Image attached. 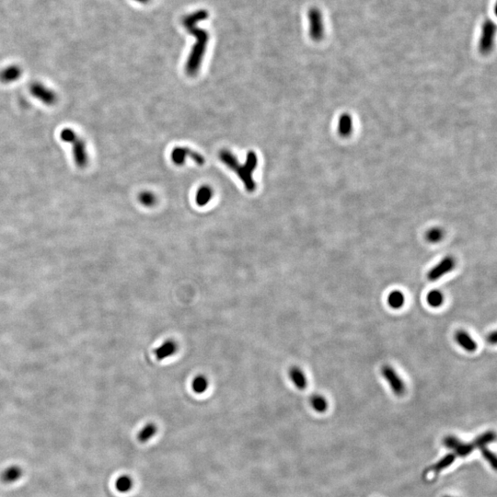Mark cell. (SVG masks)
<instances>
[{"instance_id":"cell-17","label":"cell","mask_w":497,"mask_h":497,"mask_svg":"<svg viewBox=\"0 0 497 497\" xmlns=\"http://www.w3.org/2000/svg\"><path fill=\"white\" fill-rule=\"evenodd\" d=\"M22 475V471L18 466H10L1 474L2 482L6 483H14L18 481Z\"/></svg>"},{"instance_id":"cell-23","label":"cell","mask_w":497,"mask_h":497,"mask_svg":"<svg viewBox=\"0 0 497 497\" xmlns=\"http://www.w3.org/2000/svg\"><path fill=\"white\" fill-rule=\"evenodd\" d=\"M455 458H456L455 454H448L444 458H441L439 462L436 463L431 470L434 473H439V472L449 467L455 461Z\"/></svg>"},{"instance_id":"cell-29","label":"cell","mask_w":497,"mask_h":497,"mask_svg":"<svg viewBox=\"0 0 497 497\" xmlns=\"http://www.w3.org/2000/svg\"><path fill=\"white\" fill-rule=\"evenodd\" d=\"M460 442L461 441L458 438L454 437V436H448V437H446L444 439L443 441L445 447H447L448 449H452V450H455V449H457V447L460 444Z\"/></svg>"},{"instance_id":"cell-16","label":"cell","mask_w":497,"mask_h":497,"mask_svg":"<svg viewBox=\"0 0 497 497\" xmlns=\"http://www.w3.org/2000/svg\"><path fill=\"white\" fill-rule=\"evenodd\" d=\"M207 17H208V13L206 10H198L196 12L186 16L182 20V23H183L184 28H188L191 26H196L198 22H200L202 20H206Z\"/></svg>"},{"instance_id":"cell-12","label":"cell","mask_w":497,"mask_h":497,"mask_svg":"<svg viewBox=\"0 0 497 497\" xmlns=\"http://www.w3.org/2000/svg\"><path fill=\"white\" fill-rule=\"evenodd\" d=\"M455 339L465 351L473 353L477 350V343L473 340L467 331L459 330L455 333Z\"/></svg>"},{"instance_id":"cell-1","label":"cell","mask_w":497,"mask_h":497,"mask_svg":"<svg viewBox=\"0 0 497 497\" xmlns=\"http://www.w3.org/2000/svg\"><path fill=\"white\" fill-rule=\"evenodd\" d=\"M220 161L224 163L231 171H234L239 176L240 180L243 182L245 189L248 193H253L256 189V182L254 180V171L258 164V158L254 151L248 152L246 157V162L243 165L239 163L237 158L233 153L228 149H222L220 152Z\"/></svg>"},{"instance_id":"cell-30","label":"cell","mask_w":497,"mask_h":497,"mask_svg":"<svg viewBox=\"0 0 497 497\" xmlns=\"http://www.w3.org/2000/svg\"><path fill=\"white\" fill-rule=\"evenodd\" d=\"M496 332H495V331H492V332H491V333L488 335V343H490V344H492V345H494V344L496 343Z\"/></svg>"},{"instance_id":"cell-11","label":"cell","mask_w":497,"mask_h":497,"mask_svg":"<svg viewBox=\"0 0 497 497\" xmlns=\"http://www.w3.org/2000/svg\"><path fill=\"white\" fill-rule=\"evenodd\" d=\"M22 69L18 65H10L0 71V81L3 84H10L20 79Z\"/></svg>"},{"instance_id":"cell-28","label":"cell","mask_w":497,"mask_h":497,"mask_svg":"<svg viewBox=\"0 0 497 497\" xmlns=\"http://www.w3.org/2000/svg\"><path fill=\"white\" fill-rule=\"evenodd\" d=\"M480 449H481V452H482V455L484 457V458L487 460L488 462L490 463V465L492 466V468L495 470L497 466V460L495 455L492 453L490 449H488L485 447H483V448H481Z\"/></svg>"},{"instance_id":"cell-31","label":"cell","mask_w":497,"mask_h":497,"mask_svg":"<svg viewBox=\"0 0 497 497\" xmlns=\"http://www.w3.org/2000/svg\"><path fill=\"white\" fill-rule=\"evenodd\" d=\"M135 1L139 2V3H143V4H146V3H147L149 0H135Z\"/></svg>"},{"instance_id":"cell-10","label":"cell","mask_w":497,"mask_h":497,"mask_svg":"<svg viewBox=\"0 0 497 497\" xmlns=\"http://www.w3.org/2000/svg\"><path fill=\"white\" fill-rule=\"evenodd\" d=\"M178 344L172 339H168L163 341L161 346L157 347L154 350V354L157 360L162 361L169 358L170 356H174L178 352Z\"/></svg>"},{"instance_id":"cell-19","label":"cell","mask_w":497,"mask_h":497,"mask_svg":"<svg viewBox=\"0 0 497 497\" xmlns=\"http://www.w3.org/2000/svg\"><path fill=\"white\" fill-rule=\"evenodd\" d=\"M209 381L205 375H197L192 381V389L196 394H202L208 389Z\"/></svg>"},{"instance_id":"cell-5","label":"cell","mask_w":497,"mask_h":497,"mask_svg":"<svg viewBox=\"0 0 497 497\" xmlns=\"http://www.w3.org/2000/svg\"><path fill=\"white\" fill-rule=\"evenodd\" d=\"M309 20V35L314 41L322 39L324 35V25L322 12L316 8H312L308 12Z\"/></svg>"},{"instance_id":"cell-21","label":"cell","mask_w":497,"mask_h":497,"mask_svg":"<svg viewBox=\"0 0 497 497\" xmlns=\"http://www.w3.org/2000/svg\"><path fill=\"white\" fill-rule=\"evenodd\" d=\"M405 295H403V293L400 292L399 290L392 291V292L390 293V295L388 297V303H389L390 307L395 308V309L400 308L405 305Z\"/></svg>"},{"instance_id":"cell-18","label":"cell","mask_w":497,"mask_h":497,"mask_svg":"<svg viewBox=\"0 0 497 497\" xmlns=\"http://www.w3.org/2000/svg\"><path fill=\"white\" fill-rule=\"evenodd\" d=\"M157 425L154 423L146 424L137 434V439L141 443H146L157 434Z\"/></svg>"},{"instance_id":"cell-2","label":"cell","mask_w":497,"mask_h":497,"mask_svg":"<svg viewBox=\"0 0 497 497\" xmlns=\"http://www.w3.org/2000/svg\"><path fill=\"white\" fill-rule=\"evenodd\" d=\"M186 29L189 30L191 35H194L195 39H196L185 64L186 73L191 77H194L198 73V71L200 69L201 65H202L203 59L205 56L207 44H208L209 35L205 32V29L198 28L197 25L188 27V28H186Z\"/></svg>"},{"instance_id":"cell-6","label":"cell","mask_w":497,"mask_h":497,"mask_svg":"<svg viewBox=\"0 0 497 497\" xmlns=\"http://www.w3.org/2000/svg\"><path fill=\"white\" fill-rule=\"evenodd\" d=\"M382 376L384 377L386 381H388L390 389L394 392L397 396H401L405 394V384L402 380L400 379V376L397 374V372L390 366H383L381 369Z\"/></svg>"},{"instance_id":"cell-9","label":"cell","mask_w":497,"mask_h":497,"mask_svg":"<svg viewBox=\"0 0 497 497\" xmlns=\"http://www.w3.org/2000/svg\"><path fill=\"white\" fill-rule=\"evenodd\" d=\"M455 266V260L451 256H447L440 261L434 267L431 269L427 273V278L430 281H436L442 277L444 274L449 273Z\"/></svg>"},{"instance_id":"cell-14","label":"cell","mask_w":497,"mask_h":497,"mask_svg":"<svg viewBox=\"0 0 497 497\" xmlns=\"http://www.w3.org/2000/svg\"><path fill=\"white\" fill-rule=\"evenodd\" d=\"M214 192L213 189L208 185L201 186L199 190L196 193V204L199 206H205L209 203V201L213 198Z\"/></svg>"},{"instance_id":"cell-15","label":"cell","mask_w":497,"mask_h":497,"mask_svg":"<svg viewBox=\"0 0 497 497\" xmlns=\"http://www.w3.org/2000/svg\"><path fill=\"white\" fill-rule=\"evenodd\" d=\"M338 131L341 137H348L351 134L353 131V120L351 115H349L348 113H344L341 115L338 123Z\"/></svg>"},{"instance_id":"cell-3","label":"cell","mask_w":497,"mask_h":497,"mask_svg":"<svg viewBox=\"0 0 497 497\" xmlns=\"http://www.w3.org/2000/svg\"><path fill=\"white\" fill-rule=\"evenodd\" d=\"M60 138L72 146L75 164L79 169H85L88 163V154L86 142L71 128H64L60 132Z\"/></svg>"},{"instance_id":"cell-27","label":"cell","mask_w":497,"mask_h":497,"mask_svg":"<svg viewBox=\"0 0 497 497\" xmlns=\"http://www.w3.org/2000/svg\"><path fill=\"white\" fill-rule=\"evenodd\" d=\"M444 232L440 228H433L429 229L427 233L425 235V238L431 243H437L443 239Z\"/></svg>"},{"instance_id":"cell-4","label":"cell","mask_w":497,"mask_h":497,"mask_svg":"<svg viewBox=\"0 0 497 497\" xmlns=\"http://www.w3.org/2000/svg\"><path fill=\"white\" fill-rule=\"evenodd\" d=\"M29 92L35 99H37L45 105L52 106L57 102L56 93L54 92L53 89L45 86L44 83L38 82V81L32 83L29 85Z\"/></svg>"},{"instance_id":"cell-7","label":"cell","mask_w":497,"mask_h":497,"mask_svg":"<svg viewBox=\"0 0 497 497\" xmlns=\"http://www.w3.org/2000/svg\"><path fill=\"white\" fill-rule=\"evenodd\" d=\"M494 35H495V24L491 20L485 21V23L483 25L482 36L479 43V49L481 53L488 54L489 52H491Z\"/></svg>"},{"instance_id":"cell-24","label":"cell","mask_w":497,"mask_h":497,"mask_svg":"<svg viewBox=\"0 0 497 497\" xmlns=\"http://www.w3.org/2000/svg\"><path fill=\"white\" fill-rule=\"evenodd\" d=\"M426 300H427V303H428L430 307H440L444 302L443 294L442 292H440L439 290L434 289V290H432L428 293V295L426 297Z\"/></svg>"},{"instance_id":"cell-22","label":"cell","mask_w":497,"mask_h":497,"mask_svg":"<svg viewBox=\"0 0 497 497\" xmlns=\"http://www.w3.org/2000/svg\"><path fill=\"white\" fill-rule=\"evenodd\" d=\"M310 405L314 411L318 413H324L328 408V402L322 395H313L310 398Z\"/></svg>"},{"instance_id":"cell-32","label":"cell","mask_w":497,"mask_h":497,"mask_svg":"<svg viewBox=\"0 0 497 497\" xmlns=\"http://www.w3.org/2000/svg\"><path fill=\"white\" fill-rule=\"evenodd\" d=\"M445 497H451V496H445Z\"/></svg>"},{"instance_id":"cell-25","label":"cell","mask_w":497,"mask_h":497,"mask_svg":"<svg viewBox=\"0 0 497 497\" xmlns=\"http://www.w3.org/2000/svg\"><path fill=\"white\" fill-rule=\"evenodd\" d=\"M115 487L117 491L121 492H129L133 487V480L130 476L122 475L119 477L115 483Z\"/></svg>"},{"instance_id":"cell-20","label":"cell","mask_w":497,"mask_h":497,"mask_svg":"<svg viewBox=\"0 0 497 497\" xmlns=\"http://www.w3.org/2000/svg\"><path fill=\"white\" fill-rule=\"evenodd\" d=\"M494 439H495V434L492 431H488L474 439L472 442V445L474 449H481L483 447H485L487 444L492 442Z\"/></svg>"},{"instance_id":"cell-8","label":"cell","mask_w":497,"mask_h":497,"mask_svg":"<svg viewBox=\"0 0 497 497\" xmlns=\"http://www.w3.org/2000/svg\"><path fill=\"white\" fill-rule=\"evenodd\" d=\"M171 161L176 165H182L185 162L186 158L190 157L193 161H195L198 165H203L205 163V159L199 153L193 151L187 147H175L171 152Z\"/></svg>"},{"instance_id":"cell-26","label":"cell","mask_w":497,"mask_h":497,"mask_svg":"<svg viewBox=\"0 0 497 497\" xmlns=\"http://www.w3.org/2000/svg\"><path fill=\"white\" fill-rule=\"evenodd\" d=\"M138 200L141 203L142 205L146 207H151L153 205H156L157 197L149 191H145L139 194Z\"/></svg>"},{"instance_id":"cell-13","label":"cell","mask_w":497,"mask_h":497,"mask_svg":"<svg viewBox=\"0 0 497 497\" xmlns=\"http://www.w3.org/2000/svg\"><path fill=\"white\" fill-rule=\"evenodd\" d=\"M289 379L292 381L293 384L296 386L298 390H303L307 388V380L304 372L298 366H292L288 371Z\"/></svg>"}]
</instances>
